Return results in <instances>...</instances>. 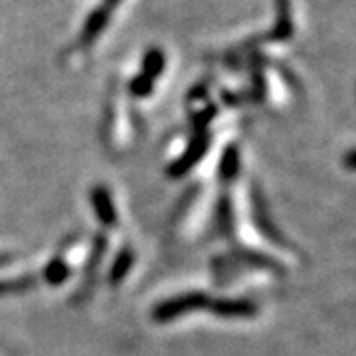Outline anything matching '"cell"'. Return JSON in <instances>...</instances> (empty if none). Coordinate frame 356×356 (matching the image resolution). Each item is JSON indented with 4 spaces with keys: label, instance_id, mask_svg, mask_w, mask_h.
<instances>
[{
    "label": "cell",
    "instance_id": "cell-1",
    "mask_svg": "<svg viewBox=\"0 0 356 356\" xmlns=\"http://www.w3.org/2000/svg\"><path fill=\"white\" fill-rule=\"evenodd\" d=\"M275 8H277V18H275L271 32L267 34V40L287 42V40H291L293 32H295L291 18V0H275Z\"/></svg>",
    "mask_w": 356,
    "mask_h": 356
},
{
    "label": "cell",
    "instance_id": "cell-2",
    "mask_svg": "<svg viewBox=\"0 0 356 356\" xmlns=\"http://www.w3.org/2000/svg\"><path fill=\"white\" fill-rule=\"evenodd\" d=\"M109 18H111V10H107L105 6H99L89 14L86 24H83V30H81V44L89 46L91 42L99 38L103 30L109 24Z\"/></svg>",
    "mask_w": 356,
    "mask_h": 356
},
{
    "label": "cell",
    "instance_id": "cell-4",
    "mask_svg": "<svg viewBox=\"0 0 356 356\" xmlns=\"http://www.w3.org/2000/svg\"><path fill=\"white\" fill-rule=\"evenodd\" d=\"M151 88H153V79H149L147 76L135 77L133 83H131V91H133L135 95H139V97L147 95V93L151 91Z\"/></svg>",
    "mask_w": 356,
    "mask_h": 356
},
{
    "label": "cell",
    "instance_id": "cell-5",
    "mask_svg": "<svg viewBox=\"0 0 356 356\" xmlns=\"http://www.w3.org/2000/svg\"><path fill=\"white\" fill-rule=\"evenodd\" d=\"M119 4H121V0H103V6H105L107 10H111V13H113Z\"/></svg>",
    "mask_w": 356,
    "mask_h": 356
},
{
    "label": "cell",
    "instance_id": "cell-3",
    "mask_svg": "<svg viewBox=\"0 0 356 356\" xmlns=\"http://www.w3.org/2000/svg\"><path fill=\"white\" fill-rule=\"evenodd\" d=\"M163 70H165V54L156 50V48L147 51L145 58H143V76L153 79L159 74H163Z\"/></svg>",
    "mask_w": 356,
    "mask_h": 356
}]
</instances>
